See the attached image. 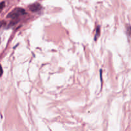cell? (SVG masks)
I'll use <instances>...</instances> for the list:
<instances>
[{
  "mask_svg": "<svg viewBox=\"0 0 131 131\" xmlns=\"http://www.w3.org/2000/svg\"><path fill=\"white\" fill-rule=\"evenodd\" d=\"M26 14V11L23 8H16L14 9L11 12L8 14L7 15L8 18H11V19H15L17 18L18 17H20L21 15Z\"/></svg>",
  "mask_w": 131,
  "mask_h": 131,
  "instance_id": "cell-1",
  "label": "cell"
},
{
  "mask_svg": "<svg viewBox=\"0 0 131 131\" xmlns=\"http://www.w3.org/2000/svg\"><path fill=\"white\" fill-rule=\"evenodd\" d=\"M29 10L32 12H37L39 11V10L42 8V6H41V5H40V4L36 3H34L33 4V5H30V6H29Z\"/></svg>",
  "mask_w": 131,
  "mask_h": 131,
  "instance_id": "cell-2",
  "label": "cell"
},
{
  "mask_svg": "<svg viewBox=\"0 0 131 131\" xmlns=\"http://www.w3.org/2000/svg\"><path fill=\"white\" fill-rule=\"evenodd\" d=\"M99 35H100V29H99V26H98L97 28V30H96V34H95V40H97V39L99 38Z\"/></svg>",
  "mask_w": 131,
  "mask_h": 131,
  "instance_id": "cell-3",
  "label": "cell"
},
{
  "mask_svg": "<svg viewBox=\"0 0 131 131\" xmlns=\"http://www.w3.org/2000/svg\"><path fill=\"white\" fill-rule=\"evenodd\" d=\"M4 6H5V2H4V1H3V2H1V3H0V10H1V9H2Z\"/></svg>",
  "mask_w": 131,
  "mask_h": 131,
  "instance_id": "cell-4",
  "label": "cell"
},
{
  "mask_svg": "<svg viewBox=\"0 0 131 131\" xmlns=\"http://www.w3.org/2000/svg\"><path fill=\"white\" fill-rule=\"evenodd\" d=\"M3 74V69H2V67H1V66L0 65V77Z\"/></svg>",
  "mask_w": 131,
  "mask_h": 131,
  "instance_id": "cell-5",
  "label": "cell"
}]
</instances>
